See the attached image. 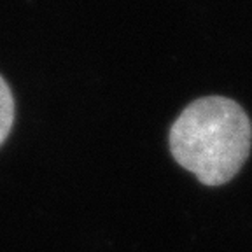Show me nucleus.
<instances>
[{
  "mask_svg": "<svg viewBox=\"0 0 252 252\" xmlns=\"http://www.w3.org/2000/svg\"><path fill=\"white\" fill-rule=\"evenodd\" d=\"M12 123H14V96L7 83L0 77V146L11 133Z\"/></svg>",
  "mask_w": 252,
  "mask_h": 252,
  "instance_id": "obj_2",
  "label": "nucleus"
},
{
  "mask_svg": "<svg viewBox=\"0 0 252 252\" xmlns=\"http://www.w3.org/2000/svg\"><path fill=\"white\" fill-rule=\"evenodd\" d=\"M175 161L205 186L226 184L244 166L252 142V126L236 102L224 96L194 100L170 130Z\"/></svg>",
  "mask_w": 252,
  "mask_h": 252,
  "instance_id": "obj_1",
  "label": "nucleus"
}]
</instances>
